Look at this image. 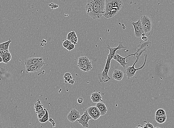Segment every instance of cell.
I'll use <instances>...</instances> for the list:
<instances>
[{
  "label": "cell",
  "mask_w": 174,
  "mask_h": 128,
  "mask_svg": "<svg viewBox=\"0 0 174 128\" xmlns=\"http://www.w3.org/2000/svg\"><path fill=\"white\" fill-rule=\"evenodd\" d=\"M46 110H47V109L44 108L42 112L39 113V114H38L37 117L38 119H41L46 114Z\"/></svg>",
  "instance_id": "cell-27"
},
{
  "label": "cell",
  "mask_w": 174,
  "mask_h": 128,
  "mask_svg": "<svg viewBox=\"0 0 174 128\" xmlns=\"http://www.w3.org/2000/svg\"><path fill=\"white\" fill-rule=\"evenodd\" d=\"M131 24L134 27V35L135 37H140L143 34L145 33L140 19L138 20L136 22H132Z\"/></svg>",
  "instance_id": "cell-6"
},
{
  "label": "cell",
  "mask_w": 174,
  "mask_h": 128,
  "mask_svg": "<svg viewBox=\"0 0 174 128\" xmlns=\"http://www.w3.org/2000/svg\"><path fill=\"white\" fill-rule=\"evenodd\" d=\"M143 128H149L148 127V126H147V125H146V124H145V125H144V126H143Z\"/></svg>",
  "instance_id": "cell-38"
},
{
  "label": "cell",
  "mask_w": 174,
  "mask_h": 128,
  "mask_svg": "<svg viewBox=\"0 0 174 128\" xmlns=\"http://www.w3.org/2000/svg\"><path fill=\"white\" fill-rule=\"evenodd\" d=\"M107 46V48L110 50V53L108 54L107 59L106 60V64L104 70L98 75V79L101 83L107 82L110 80L111 78L108 76V73L110 68L111 60L114 56L117 50L126 48V47L124 46L123 42L121 41L119 42V45L117 47H111L109 44H108Z\"/></svg>",
  "instance_id": "cell-2"
},
{
  "label": "cell",
  "mask_w": 174,
  "mask_h": 128,
  "mask_svg": "<svg viewBox=\"0 0 174 128\" xmlns=\"http://www.w3.org/2000/svg\"><path fill=\"white\" fill-rule=\"evenodd\" d=\"M92 118L88 114L87 110L86 109L84 114L81 116L80 118L78 120V122L79 124L82 125L83 128H88L89 126L88 122Z\"/></svg>",
  "instance_id": "cell-7"
},
{
  "label": "cell",
  "mask_w": 174,
  "mask_h": 128,
  "mask_svg": "<svg viewBox=\"0 0 174 128\" xmlns=\"http://www.w3.org/2000/svg\"><path fill=\"white\" fill-rule=\"evenodd\" d=\"M155 120L159 124H163L166 122L167 116H155Z\"/></svg>",
  "instance_id": "cell-18"
},
{
  "label": "cell",
  "mask_w": 174,
  "mask_h": 128,
  "mask_svg": "<svg viewBox=\"0 0 174 128\" xmlns=\"http://www.w3.org/2000/svg\"><path fill=\"white\" fill-rule=\"evenodd\" d=\"M49 113L48 112L47 110H46V113L44 116L41 119H39V122L41 123H46L49 120Z\"/></svg>",
  "instance_id": "cell-23"
},
{
  "label": "cell",
  "mask_w": 174,
  "mask_h": 128,
  "mask_svg": "<svg viewBox=\"0 0 174 128\" xmlns=\"http://www.w3.org/2000/svg\"><path fill=\"white\" fill-rule=\"evenodd\" d=\"M4 53H3L2 50L0 49V56H2L4 55Z\"/></svg>",
  "instance_id": "cell-35"
},
{
  "label": "cell",
  "mask_w": 174,
  "mask_h": 128,
  "mask_svg": "<svg viewBox=\"0 0 174 128\" xmlns=\"http://www.w3.org/2000/svg\"><path fill=\"white\" fill-rule=\"evenodd\" d=\"M87 110L88 114L91 117L92 115L97 110H98V109L96 106H92L88 107Z\"/></svg>",
  "instance_id": "cell-21"
},
{
  "label": "cell",
  "mask_w": 174,
  "mask_h": 128,
  "mask_svg": "<svg viewBox=\"0 0 174 128\" xmlns=\"http://www.w3.org/2000/svg\"><path fill=\"white\" fill-rule=\"evenodd\" d=\"M137 53V52H136L135 53L130 54L128 56H127L126 57H123L120 56L118 54L116 53L115 55L113 57V59L114 60H115V61H117V62H118L120 63V64L121 66H122L123 68L125 69V68L126 65L128 64V63L125 62V59L127 58L128 57L132 56H134V58H135V55H136Z\"/></svg>",
  "instance_id": "cell-8"
},
{
  "label": "cell",
  "mask_w": 174,
  "mask_h": 128,
  "mask_svg": "<svg viewBox=\"0 0 174 128\" xmlns=\"http://www.w3.org/2000/svg\"><path fill=\"white\" fill-rule=\"evenodd\" d=\"M135 128H143V126L141 125H138Z\"/></svg>",
  "instance_id": "cell-37"
},
{
  "label": "cell",
  "mask_w": 174,
  "mask_h": 128,
  "mask_svg": "<svg viewBox=\"0 0 174 128\" xmlns=\"http://www.w3.org/2000/svg\"><path fill=\"white\" fill-rule=\"evenodd\" d=\"M84 102V99L81 97H79L77 100L78 103L79 104H81Z\"/></svg>",
  "instance_id": "cell-32"
},
{
  "label": "cell",
  "mask_w": 174,
  "mask_h": 128,
  "mask_svg": "<svg viewBox=\"0 0 174 128\" xmlns=\"http://www.w3.org/2000/svg\"><path fill=\"white\" fill-rule=\"evenodd\" d=\"M43 61L44 60L42 57H40V58L31 57L26 59L25 62V63L26 67H27L39 64Z\"/></svg>",
  "instance_id": "cell-11"
},
{
  "label": "cell",
  "mask_w": 174,
  "mask_h": 128,
  "mask_svg": "<svg viewBox=\"0 0 174 128\" xmlns=\"http://www.w3.org/2000/svg\"><path fill=\"white\" fill-rule=\"evenodd\" d=\"M105 7V0H88L85 11L92 19H98L104 16Z\"/></svg>",
  "instance_id": "cell-1"
},
{
  "label": "cell",
  "mask_w": 174,
  "mask_h": 128,
  "mask_svg": "<svg viewBox=\"0 0 174 128\" xmlns=\"http://www.w3.org/2000/svg\"><path fill=\"white\" fill-rule=\"evenodd\" d=\"M150 46L151 42L148 40L147 42H145L139 44L137 46V53L138 52H140L143 49L145 48H147V47H149V46Z\"/></svg>",
  "instance_id": "cell-16"
},
{
  "label": "cell",
  "mask_w": 174,
  "mask_h": 128,
  "mask_svg": "<svg viewBox=\"0 0 174 128\" xmlns=\"http://www.w3.org/2000/svg\"><path fill=\"white\" fill-rule=\"evenodd\" d=\"M95 106L100 110L101 116L104 115L107 113L108 111L107 108L104 103L101 102L98 103Z\"/></svg>",
  "instance_id": "cell-14"
},
{
  "label": "cell",
  "mask_w": 174,
  "mask_h": 128,
  "mask_svg": "<svg viewBox=\"0 0 174 128\" xmlns=\"http://www.w3.org/2000/svg\"><path fill=\"white\" fill-rule=\"evenodd\" d=\"M91 99L94 103H98L100 102H103L102 97L100 94V92H95L91 94Z\"/></svg>",
  "instance_id": "cell-12"
},
{
  "label": "cell",
  "mask_w": 174,
  "mask_h": 128,
  "mask_svg": "<svg viewBox=\"0 0 174 128\" xmlns=\"http://www.w3.org/2000/svg\"><path fill=\"white\" fill-rule=\"evenodd\" d=\"M2 50L4 54H7L10 53L9 50L3 49Z\"/></svg>",
  "instance_id": "cell-34"
},
{
  "label": "cell",
  "mask_w": 174,
  "mask_h": 128,
  "mask_svg": "<svg viewBox=\"0 0 174 128\" xmlns=\"http://www.w3.org/2000/svg\"><path fill=\"white\" fill-rule=\"evenodd\" d=\"M112 77L115 80L121 81L124 77V73L120 70H115L113 72Z\"/></svg>",
  "instance_id": "cell-13"
},
{
  "label": "cell",
  "mask_w": 174,
  "mask_h": 128,
  "mask_svg": "<svg viewBox=\"0 0 174 128\" xmlns=\"http://www.w3.org/2000/svg\"><path fill=\"white\" fill-rule=\"evenodd\" d=\"M17 128V127H10V128Z\"/></svg>",
  "instance_id": "cell-39"
},
{
  "label": "cell",
  "mask_w": 174,
  "mask_h": 128,
  "mask_svg": "<svg viewBox=\"0 0 174 128\" xmlns=\"http://www.w3.org/2000/svg\"><path fill=\"white\" fill-rule=\"evenodd\" d=\"M80 112L77 110L75 109H73L71 110L70 112L68 115V120L71 123H74L77 120L81 118Z\"/></svg>",
  "instance_id": "cell-9"
},
{
  "label": "cell",
  "mask_w": 174,
  "mask_h": 128,
  "mask_svg": "<svg viewBox=\"0 0 174 128\" xmlns=\"http://www.w3.org/2000/svg\"><path fill=\"white\" fill-rule=\"evenodd\" d=\"M159 128V127H156V128Z\"/></svg>",
  "instance_id": "cell-40"
},
{
  "label": "cell",
  "mask_w": 174,
  "mask_h": 128,
  "mask_svg": "<svg viewBox=\"0 0 174 128\" xmlns=\"http://www.w3.org/2000/svg\"><path fill=\"white\" fill-rule=\"evenodd\" d=\"M166 116V112L163 109H158L155 112V116Z\"/></svg>",
  "instance_id": "cell-22"
},
{
  "label": "cell",
  "mask_w": 174,
  "mask_h": 128,
  "mask_svg": "<svg viewBox=\"0 0 174 128\" xmlns=\"http://www.w3.org/2000/svg\"><path fill=\"white\" fill-rule=\"evenodd\" d=\"M81 70L84 72H88L92 69V64L91 62L89 61L88 62L81 66H78Z\"/></svg>",
  "instance_id": "cell-15"
},
{
  "label": "cell",
  "mask_w": 174,
  "mask_h": 128,
  "mask_svg": "<svg viewBox=\"0 0 174 128\" xmlns=\"http://www.w3.org/2000/svg\"><path fill=\"white\" fill-rule=\"evenodd\" d=\"M90 61L88 57L86 56H81L79 57L78 60V65L81 66L87 63Z\"/></svg>",
  "instance_id": "cell-17"
},
{
  "label": "cell",
  "mask_w": 174,
  "mask_h": 128,
  "mask_svg": "<svg viewBox=\"0 0 174 128\" xmlns=\"http://www.w3.org/2000/svg\"><path fill=\"white\" fill-rule=\"evenodd\" d=\"M141 36H142L141 39L143 40L145 42H147V41L148 40V38L147 36H145V33L143 34Z\"/></svg>",
  "instance_id": "cell-31"
},
{
  "label": "cell",
  "mask_w": 174,
  "mask_h": 128,
  "mask_svg": "<svg viewBox=\"0 0 174 128\" xmlns=\"http://www.w3.org/2000/svg\"><path fill=\"white\" fill-rule=\"evenodd\" d=\"M123 6L122 0H105L104 16L107 19L113 17L117 14Z\"/></svg>",
  "instance_id": "cell-3"
},
{
  "label": "cell",
  "mask_w": 174,
  "mask_h": 128,
  "mask_svg": "<svg viewBox=\"0 0 174 128\" xmlns=\"http://www.w3.org/2000/svg\"><path fill=\"white\" fill-rule=\"evenodd\" d=\"M71 41V42L72 43L74 44H77L78 42V39L77 36V34H75V35L74 36L72 37L71 38L70 40Z\"/></svg>",
  "instance_id": "cell-28"
},
{
  "label": "cell",
  "mask_w": 174,
  "mask_h": 128,
  "mask_svg": "<svg viewBox=\"0 0 174 128\" xmlns=\"http://www.w3.org/2000/svg\"><path fill=\"white\" fill-rule=\"evenodd\" d=\"M146 125L149 128H154L153 125L149 122H147Z\"/></svg>",
  "instance_id": "cell-33"
},
{
  "label": "cell",
  "mask_w": 174,
  "mask_h": 128,
  "mask_svg": "<svg viewBox=\"0 0 174 128\" xmlns=\"http://www.w3.org/2000/svg\"><path fill=\"white\" fill-rule=\"evenodd\" d=\"M0 62H4V60H3L2 57L1 56L0 57Z\"/></svg>",
  "instance_id": "cell-36"
},
{
  "label": "cell",
  "mask_w": 174,
  "mask_h": 128,
  "mask_svg": "<svg viewBox=\"0 0 174 128\" xmlns=\"http://www.w3.org/2000/svg\"><path fill=\"white\" fill-rule=\"evenodd\" d=\"M141 21L145 33L151 31L153 27V23L151 19L146 15H143L141 17Z\"/></svg>",
  "instance_id": "cell-5"
},
{
  "label": "cell",
  "mask_w": 174,
  "mask_h": 128,
  "mask_svg": "<svg viewBox=\"0 0 174 128\" xmlns=\"http://www.w3.org/2000/svg\"><path fill=\"white\" fill-rule=\"evenodd\" d=\"M74 48L75 44H74L73 43H71V44L69 45V46L67 47V49L68 51H71V50L74 49Z\"/></svg>",
  "instance_id": "cell-30"
},
{
  "label": "cell",
  "mask_w": 174,
  "mask_h": 128,
  "mask_svg": "<svg viewBox=\"0 0 174 128\" xmlns=\"http://www.w3.org/2000/svg\"><path fill=\"white\" fill-rule=\"evenodd\" d=\"M76 34L75 32L74 31H71V32H69V33L68 34L67 36V39L68 40H70L71 38L72 37L74 36Z\"/></svg>",
  "instance_id": "cell-29"
},
{
  "label": "cell",
  "mask_w": 174,
  "mask_h": 128,
  "mask_svg": "<svg viewBox=\"0 0 174 128\" xmlns=\"http://www.w3.org/2000/svg\"><path fill=\"white\" fill-rule=\"evenodd\" d=\"M71 43H72L71 42L70 40L67 39L66 40H65V41L63 42V43H62V45H63V46L65 48L67 49V47L69 46V45L71 44Z\"/></svg>",
  "instance_id": "cell-26"
},
{
  "label": "cell",
  "mask_w": 174,
  "mask_h": 128,
  "mask_svg": "<svg viewBox=\"0 0 174 128\" xmlns=\"http://www.w3.org/2000/svg\"><path fill=\"white\" fill-rule=\"evenodd\" d=\"M12 42V40L10 39L7 42L2 43L0 44V49L2 50H9V46Z\"/></svg>",
  "instance_id": "cell-19"
},
{
  "label": "cell",
  "mask_w": 174,
  "mask_h": 128,
  "mask_svg": "<svg viewBox=\"0 0 174 128\" xmlns=\"http://www.w3.org/2000/svg\"><path fill=\"white\" fill-rule=\"evenodd\" d=\"M44 64V62L43 61L39 64L26 67V73H34L35 72H38L42 68Z\"/></svg>",
  "instance_id": "cell-10"
},
{
  "label": "cell",
  "mask_w": 174,
  "mask_h": 128,
  "mask_svg": "<svg viewBox=\"0 0 174 128\" xmlns=\"http://www.w3.org/2000/svg\"><path fill=\"white\" fill-rule=\"evenodd\" d=\"M35 110L36 112V113L38 111L41 110L43 108V105L40 100H38L37 103H35L34 106Z\"/></svg>",
  "instance_id": "cell-20"
},
{
  "label": "cell",
  "mask_w": 174,
  "mask_h": 128,
  "mask_svg": "<svg viewBox=\"0 0 174 128\" xmlns=\"http://www.w3.org/2000/svg\"><path fill=\"white\" fill-rule=\"evenodd\" d=\"M101 116V113L100 112L99 110L98 109V110H97L96 112H95L91 116V118H92V119H94V120H96L99 119Z\"/></svg>",
  "instance_id": "cell-25"
},
{
  "label": "cell",
  "mask_w": 174,
  "mask_h": 128,
  "mask_svg": "<svg viewBox=\"0 0 174 128\" xmlns=\"http://www.w3.org/2000/svg\"><path fill=\"white\" fill-rule=\"evenodd\" d=\"M64 79L65 83H69L71 80L73 79L71 74L69 73H65L64 75Z\"/></svg>",
  "instance_id": "cell-24"
},
{
  "label": "cell",
  "mask_w": 174,
  "mask_h": 128,
  "mask_svg": "<svg viewBox=\"0 0 174 128\" xmlns=\"http://www.w3.org/2000/svg\"><path fill=\"white\" fill-rule=\"evenodd\" d=\"M146 48H145V49H143L142 50L140 51L139 52H138V53L135 56V57H136L137 58H136V61H135L134 63L133 64V65H132L131 66L128 67L126 68L125 71V74H126V76H127V77L128 79H130V78H132L134 76H135V73H136V72H137V71L140 70L144 68L145 66V63H146V61H147V55L146 54H145L144 55V62L143 64V65H142L141 67H139V68H137V69H135V66L136 63H137L138 61V60H139V57L144 52H146Z\"/></svg>",
  "instance_id": "cell-4"
}]
</instances>
